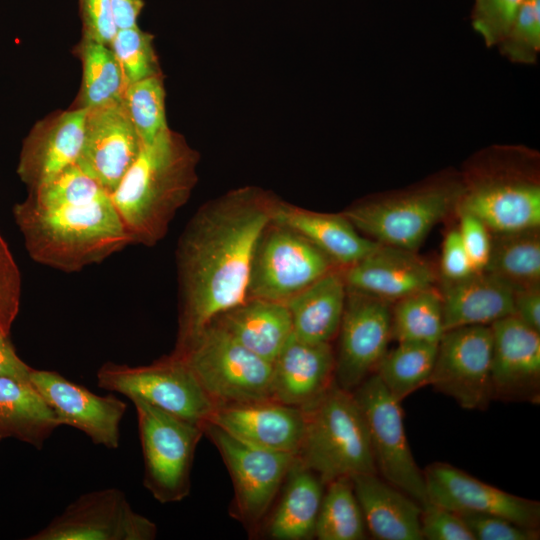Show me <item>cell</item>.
Returning <instances> with one entry per match:
<instances>
[{"label": "cell", "mask_w": 540, "mask_h": 540, "mask_svg": "<svg viewBox=\"0 0 540 540\" xmlns=\"http://www.w3.org/2000/svg\"><path fill=\"white\" fill-rule=\"evenodd\" d=\"M273 199L260 188L242 187L204 204L189 220L176 250L177 344L247 299L252 257L271 221Z\"/></svg>", "instance_id": "6da1fadb"}, {"label": "cell", "mask_w": 540, "mask_h": 540, "mask_svg": "<svg viewBox=\"0 0 540 540\" xmlns=\"http://www.w3.org/2000/svg\"><path fill=\"white\" fill-rule=\"evenodd\" d=\"M13 215L29 256L67 273L131 244L110 194L77 164L29 190Z\"/></svg>", "instance_id": "7a4b0ae2"}, {"label": "cell", "mask_w": 540, "mask_h": 540, "mask_svg": "<svg viewBox=\"0 0 540 540\" xmlns=\"http://www.w3.org/2000/svg\"><path fill=\"white\" fill-rule=\"evenodd\" d=\"M198 153L169 128L138 157L110 194L131 244L152 247L168 232L198 181Z\"/></svg>", "instance_id": "3957f363"}, {"label": "cell", "mask_w": 540, "mask_h": 540, "mask_svg": "<svg viewBox=\"0 0 540 540\" xmlns=\"http://www.w3.org/2000/svg\"><path fill=\"white\" fill-rule=\"evenodd\" d=\"M305 426L299 461L327 483L377 473L363 414L351 391L330 387L302 407Z\"/></svg>", "instance_id": "277c9868"}, {"label": "cell", "mask_w": 540, "mask_h": 540, "mask_svg": "<svg viewBox=\"0 0 540 540\" xmlns=\"http://www.w3.org/2000/svg\"><path fill=\"white\" fill-rule=\"evenodd\" d=\"M173 353L185 362L215 407L272 398L273 363L214 322L176 344Z\"/></svg>", "instance_id": "5b68a950"}, {"label": "cell", "mask_w": 540, "mask_h": 540, "mask_svg": "<svg viewBox=\"0 0 540 540\" xmlns=\"http://www.w3.org/2000/svg\"><path fill=\"white\" fill-rule=\"evenodd\" d=\"M144 459V486L161 503L179 502L190 493L196 446L204 429L142 400H132Z\"/></svg>", "instance_id": "8992f818"}, {"label": "cell", "mask_w": 540, "mask_h": 540, "mask_svg": "<svg viewBox=\"0 0 540 540\" xmlns=\"http://www.w3.org/2000/svg\"><path fill=\"white\" fill-rule=\"evenodd\" d=\"M462 184L438 183L352 206L342 214L370 239L416 251L431 229L452 209Z\"/></svg>", "instance_id": "52a82bcc"}, {"label": "cell", "mask_w": 540, "mask_h": 540, "mask_svg": "<svg viewBox=\"0 0 540 540\" xmlns=\"http://www.w3.org/2000/svg\"><path fill=\"white\" fill-rule=\"evenodd\" d=\"M98 386L142 400L169 414L204 426L215 405L194 374L176 354L146 366L104 363L97 372Z\"/></svg>", "instance_id": "ba28073f"}, {"label": "cell", "mask_w": 540, "mask_h": 540, "mask_svg": "<svg viewBox=\"0 0 540 540\" xmlns=\"http://www.w3.org/2000/svg\"><path fill=\"white\" fill-rule=\"evenodd\" d=\"M336 268L341 267L303 235L270 221L254 250L247 298L286 303Z\"/></svg>", "instance_id": "9c48e42d"}, {"label": "cell", "mask_w": 540, "mask_h": 540, "mask_svg": "<svg viewBox=\"0 0 540 540\" xmlns=\"http://www.w3.org/2000/svg\"><path fill=\"white\" fill-rule=\"evenodd\" d=\"M352 393L367 426L377 474L424 505L428 502L425 477L411 453L400 402L375 372Z\"/></svg>", "instance_id": "30bf717a"}, {"label": "cell", "mask_w": 540, "mask_h": 540, "mask_svg": "<svg viewBox=\"0 0 540 540\" xmlns=\"http://www.w3.org/2000/svg\"><path fill=\"white\" fill-rule=\"evenodd\" d=\"M490 325L464 326L444 332L429 385L467 410L485 409L492 399Z\"/></svg>", "instance_id": "8fae6325"}, {"label": "cell", "mask_w": 540, "mask_h": 540, "mask_svg": "<svg viewBox=\"0 0 540 540\" xmlns=\"http://www.w3.org/2000/svg\"><path fill=\"white\" fill-rule=\"evenodd\" d=\"M157 526L133 510L123 491L105 488L85 493L30 540H152Z\"/></svg>", "instance_id": "7c38bea8"}, {"label": "cell", "mask_w": 540, "mask_h": 540, "mask_svg": "<svg viewBox=\"0 0 540 540\" xmlns=\"http://www.w3.org/2000/svg\"><path fill=\"white\" fill-rule=\"evenodd\" d=\"M203 429L232 478L240 520L256 524L269 510L296 455L248 445L212 423H206Z\"/></svg>", "instance_id": "4fadbf2b"}, {"label": "cell", "mask_w": 540, "mask_h": 540, "mask_svg": "<svg viewBox=\"0 0 540 540\" xmlns=\"http://www.w3.org/2000/svg\"><path fill=\"white\" fill-rule=\"evenodd\" d=\"M337 335L334 380L338 386L352 392L375 372L387 352L392 339L389 302L347 289Z\"/></svg>", "instance_id": "5bb4252c"}, {"label": "cell", "mask_w": 540, "mask_h": 540, "mask_svg": "<svg viewBox=\"0 0 540 540\" xmlns=\"http://www.w3.org/2000/svg\"><path fill=\"white\" fill-rule=\"evenodd\" d=\"M455 209L478 218L492 234L539 229L540 185L519 172H487L462 185Z\"/></svg>", "instance_id": "9a60e30c"}, {"label": "cell", "mask_w": 540, "mask_h": 540, "mask_svg": "<svg viewBox=\"0 0 540 540\" xmlns=\"http://www.w3.org/2000/svg\"><path fill=\"white\" fill-rule=\"evenodd\" d=\"M29 380L60 425L71 426L96 444L117 449L127 404L113 394L100 396L55 371L31 369Z\"/></svg>", "instance_id": "2e32d148"}, {"label": "cell", "mask_w": 540, "mask_h": 540, "mask_svg": "<svg viewBox=\"0 0 540 540\" xmlns=\"http://www.w3.org/2000/svg\"><path fill=\"white\" fill-rule=\"evenodd\" d=\"M428 502L458 514L479 513L507 518L538 528L540 504L484 483L448 463H433L423 471Z\"/></svg>", "instance_id": "e0dca14e"}, {"label": "cell", "mask_w": 540, "mask_h": 540, "mask_svg": "<svg viewBox=\"0 0 540 540\" xmlns=\"http://www.w3.org/2000/svg\"><path fill=\"white\" fill-rule=\"evenodd\" d=\"M142 147L122 101L87 109L84 143L77 165L111 194Z\"/></svg>", "instance_id": "ac0fdd59"}, {"label": "cell", "mask_w": 540, "mask_h": 540, "mask_svg": "<svg viewBox=\"0 0 540 540\" xmlns=\"http://www.w3.org/2000/svg\"><path fill=\"white\" fill-rule=\"evenodd\" d=\"M490 327L492 399L537 403L540 399V332L514 315Z\"/></svg>", "instance_id": "d6986e66"}, {"label": "cell", "mask_w": 540, "mask_h": 540, "mask_svg": "<svg viewBox=\"0 0 540 540\" xmlns=\"http://www.w3.org/2000/svg\"><path fill=\"white\" fill-rule=\"evenodd\" d=\"M87 109L71 108L38 121L25 138L17 174L29 190L77 164L85 136Z\"/></svg>", "instance_id": "ffe728a7"}, {"label": "cell", "mask_w": 540, "mask_h": 540, "mask_svg": "<svg viewBox=\"0 0 540 540\" xmlns=\"http://www.w3.org/2000/svg\"><path fill=\"white\" fill-rule=\"evenodd\" d=\"M207 423L248 445L297 455L305 418L302 408L268 399L216 407Z\"/></svg>", "instance_id": "44dd1931"}, {"label": "cell", "mask_w": 540, "mask_h": 540, "mask_svg": "<svg viewBox=\"0 0 540 540\" xmlns=\"http://www.w3.org/2000/svg\"><path fill=\"white\" fill-rule=\"evenodd\" d=\"M343 276L347 289L389 303L433 287L437 280L436 270L416 251L382 244L343 268Z\"/></svg>", "instance_id": "7402d4cb"}, {"label": "cell", "mask_w": 540, "mask_h": 540, "mask_svg": "<svg viewBox=\"0 0 540 540\" xmlns=\"http://www.w3.org/2000/svg\"><path fill=\"white\" fill-rule=\"evenodd\" d=\"M272 363L271 399L283 404L302 408L335 381L330 343H308L292 335Z\"/></svg>", "instance_id": "603a6c76"}, {"label": "cell", "mask_w": 540, "mask_h": 540, "mask_svg": "<svg viewBox=\"0 0 540 540\" xmlns=\"http://www.w3.org/2000/svg\"><path fill=\"white\" fill-rule=\"evenodd\" d=\"M270 218L303 235L341 268L353 265L380 245L361 235L342 213L307 210L274 197Z\"/></svg>", "instance_id": "cb8c5ba5"}, {"label": "cell", "mask_w": 540, "mask_h": 540, "mask_svg": "<svg viewBox=\"0 0 540 540\" xmlns=\"http://www.w3.org/2000/svg\"><path fill=\"white\" fill-rule=\"evenodd\" d=\"M367 531L377 540H422L420 505L377 473L351 477Z\"/></svg>", "instance_id": "d4e9b609"}, {"label": "cell", "mask_w": 540, "mask_h": 540, "mask_svg": "<svg viewBox=\"0 0 540 540\" xmlns=\"http://www.w3.org/2000/svg\"><path fill=\"white\" fill-rule=\"evenodd\" d=\"M515 289L487 271L444 282L442 297L445 331L492 323L513 315Z\"/></svg>", "instance_id": "484cf974"}, {"label": "cell", "mask_w": 540, "mask_h": 540, "mask_svg": "<svg viewBox=\"0 0 540 540\" xmlns=\"http://www.w3.org/2000/svg\"><path fill=\"white\" fill-rule=\"evenodd\" d=\"M212 322L242 346L270 362L293 335L287 305L264 299L247 298Z\"/></svg>", "instance_id": "4316f807"}, {"label": "cell", "mask_w": 540, "mask_h": 540, "mask_svg": "<svg viewBox=\"0 0 540 540\" xmlns=\"http://www.w3.org/2000/svg\"><path fill=\"white\" fill-rule=\"evenodd\" d=\"M346 297L343 268L330 271L293 296L285 303L293 335L308 343H330L338 333Z\"/></svg>", "instance_id": "83f0119b"}, {"label": "cell", "mask_w": 540, "mask_h": 540, "mask_svg": "<svg viewBox=\"0 0 540 540\" xmlns=\"http://www.w3.org/2000/svg\"><path fill=\"white\" fill-rule=\"evenodd\" d=\"M283 484V493L268 525L269 536L276 540L314 537L325 484L297 456Z\"/></svg>", "instance_id": "f1b7e54d"}, {"label": "cell", "mask_w": 540, "mask_h": 540, "mask_svg": "<svg viewBox=\"0 0 540 540\" xmlns=\"http://www.w3.org/2000/svg\"><path fill=\"white\" fill-rule=\"evenodd\" d=\"M59 426L30 380L0 377V439L15 438L40 449Z\"/></svg>", "instance_id": "f546056e"}, {"label": "cell", "mask_w": 540, "mask_h": 540, "mask_svg": "<svg viewBox=\"0 0 540 540\" xmlns=\"http://www.w3.org/2000/svg\"><path fill=\"white\" fill-rule=\"evenodd\" d=\"M77 54L82 82L74 108L91 109L122 101L128 83L110 46L82 38Z\"/></svg>", "instance_id": "4dcf8cb0"}, {"label": "cell", "mask_w": 540, "mask_h": 540, "mask_svg": "<svg viewBox=\"0 0 540 540\" xmlns=\"http://www.w3.org/2000/svg\"><path fill=\"white\" fill-rule=\"evenodd\" d=\"M484 271L515 290L540 286L539 229L492 234L490 258Z\"/></svg>", "instance_id": "1f68e13d"}, {"label": "cell", "mask_w": 540, "mask_h": 540, "mask_svg": "<svg viewBox=\"0 0 540 540\" xmlns=\"http://www.w3.org/2000/svg\"><path fill=\"white\" fill-rule=\"evenodd\" d=\"M437 354V344L398 342L387 351L375 373L399 402L428 385Z\"/></svg>", "instance_id": "d6a6232c"}, {"label": "cell", "mask_w": 540, "mask_h": 540, "mask_svg": "<svg viewBox=\"0 0 540 540\" xmlns=\"http://www.w3.org/2000/svg\"><path fill=\"white\" fill-rule=\"evenodd\" d=\"M445 332L441 293L434 286L395 301L391 335L397 342L438 344Z\"/></svg>", "instance_id": "836d02e7"}, {"label": "cell", "mask_w": 540, "mask_h": 540, "mask_svg": "<svg viewBox=\"0 0 540 540\" xmlns=\"http://www.w3.org/2000/svg\"><path fill=\"white\" fill-rule=\"evenodd\" d=\"M317 517L315 536L319 540H362L367 538L363 513L351 478H339L325 485Z\"/></svg>", "instance_id": "e575fe53"}, {"label": "cell", "mask_w": 540, "mask_h": 540, "mask_svg": "<svg viewBox=\"0 0 540 540\" xmlns=\"http://www.w3.org/2000/svg\"><path fill=\"white\" fill-rule=\"evenodd\" d=\"M122 103L143 145L152 143L168 129L161 74L129 83Z\"/></svg>", "instance_id": "d590c367"}, {"label": "cell", "mask_w": 540, "mask_h": 540, "mask_svg": "<svg viewBox=\"0 0 540 540\" xmlns=\"http://www.w3.org/2000/svg\"><path fill=\"white\" fill-rule=\"evenodd\" d=\"M109 46L128 84L160 75L153 36L138 26L118 29Z\"/></svg>", "instance_id": "8d00e7d4"}, {"label": "cell", "mask_w": 540, "mask_h": 540, "mask_svg": "<svg viewBox=\"0 0 540 540\" xmlns=\"http://www.w3.org/2000/svg\"><path fill=\"white\" fill-rule=\"evenodd\" d=\"M497 47L513 63H536L540 52V0L523 1L509 31Z\"/></svg>", "instance_id": "74e56055"}, {"label": "cell", "mask_w": 540, "mask_h": 540, "mask_svg": "<svg viewBox=\"0 0 540 540\" xmlns=\"http://www.w3.org/2000/svg\"><path fill=\"white\" fill-rule=\"evenodd\" d=\"M524 0H474L471 23L487 47L497 46L509 31Z\"/></svg>", "instance_id": "f35d334b"}, {"label": "cell", "mask_w": 540, "mask_h": 540, "mask_svg": "<svg viewBox=\"0 0 540 540\" xmlns=\"http://www.w3.org/2000/svg\"><path fill=\"white\" fill-rule=\"evenodd\" d=\"M19 267L0 233V336L8 337L21 302Z\"/></svg>", "instance_id": "ab89813d"}, {"label": "cell", "mask_w": 540, "mask_h": 540, "mask_svg": "<svg viewBox=\"0 0 540 540\" xmlns=\"http://www.w3.org/2000/svg\"><path fill=\"white\" fill-rule=\"evenodd\" d=\"M475 540H536L538 528L519 525L507 518L479 513L459 514Z\"/></svg>", "instance_id": "60d3db41"}, {"label": "cell", "mask_w": 540, "mask_h": 540, "mask_svg": "<svg viewBox=\"0 0 540 540\" xmlns=\"http://www.w3.org/2000/svg\"><path fill=\"white\" fill-rule=\"evenodd\" d=\"M420 522L423 539L475 540L458 513L431 502L422 505Z\"/></svg>", "instance_id": "b9f144b4"}, {"label": "cell", "mask_w": 540, "mask_h": 540, "mask_svg": "<svg viewBox=\"0 0 540 540\" xmlns=\"http://www.w3.org/2000/svg\"><path fill=\"white\" fill-rule=\"evenodd\" d=\"M458 214L459 227L457 230L472 266L475 272L484 271L490 258L492 233L475 216L464 212Z\"/></svg>", "instance_id": "7bdbcfd3"}, {"label": "cell", "mask_w": 540, "mask_h": 540, "mask_svg": "<svg viewBox=\"0 0 540 540\" xmlns=\"http://www.w3.org/2000/svg\"><path fill=\"white\" fill-rule=\"evenodd\" d=\"M83 38L110 45L118 28L110 0H79Z\"/></svg>", "instance_id": "ee69618b"}, {"label": "cell", "mask_w": 540, "mask_h": 540, "mask_svg": "<svg viewBox=\"0 0 540 540\" xmlns=\"http://www.w3.org/2000/svg\"><path fill=\"white\" fill-rule=\"evenodd\" d=\"M440 272L444 282L458 281L475 272L457 229L444 239Z\"/></svg>", "instance_id": "f6af8a7d"}, {"label": "cell", "mask_w": 540, "mask_h": 540, "mask_svg": "<svg viewBox=\"0 0 540 540\" xmlns=\"http://www.w3.org/2000/svg\"><path fill=\"white\" fill-rule=\"evenodd\" d=\"M513 315L540 332V286L515 290Z\"/></svg>", "instance_id": "bcb514c9"}, {"label": "cell", "mask_w": 540, "mask_h": 540, "mask_svg": "<svg viewBox=\"0 0 540 540\" xmlns=\"http://www.w3.org/2000/svg\"><path fill=\"white\" fill-rule=\"evenodd\" d=\"M31 369L16 354L8 337L0 336V377H12L18 380L29 381Z\"/></svg>", "instance_id": "7dc6e473"}, {"label": "cell", "mask_w": 540, "mask_h": 540, "mask_svg": "<svg viewBox=\"0 0 540 540\" xmlns=\"http://www.w3.org/2000/svg\"><path fill=\"white\" fill-rule=\"evenodd\" d=\"M118 29L137 26V19L144 6L143 0H110Z\"/></svg>", "instance_id": "c3c4849f"}]
</instances>
